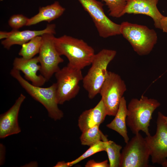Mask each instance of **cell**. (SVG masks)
Segmentation results:
<instances>
[{
	"label": "cell",
	"instance_id": "18",
	"mask_svg": "<svg viewBox=\"0 0 167 167\" xmlns=\"http://www.w3.org/2000/svg\"><path fill=\"white\" fill-rule=\"evenodd\" d=\"M127 115L126 101L123 96L121 100L114 118L110 123L106 125L107 127L116 131L122 136L126 143H127L129 140L126 127V118Z\"/></svg>",
	"mask_w": 167,
	"mask_h": 167
},
{
	"label": "cell",
	"instance_id": "11",
	"mask_svg": "<svg viewBox=\"0 0 167 167\" xmlns=\"http://www.w3.org/2000/svg\"><path fill=\"white\" fill-rule=\"evenodd\" d=\"M163 115L161 112H158L155 134L146 136L145 138L153 164L161 165L167 160V123Z\"/></svg>",
	"mask_w": 167,
	"mask_h": 167
},
{
	"label": "cell",
	"instance_id": "28",
	"mask_svg": "<svg viewBox=\"0 0 167 167\" xmlns=\"http://www.w3.org/2000/svg\"><path fill=\"white\" fill-rule=\"evenodd\" d=\"M54 167H71L68 162H66L64 161H59L57 163Z\"/></svg>",
	"mask_w": 167,
	"mask_h": 167
},
{
	"label": "cell",
	"instance_id": "3",
	"mask_svg": "<svg viewBox=\"0 0 167 167\" xmlns=\"http://www.w3.org/2000/svg\"><path fill=\"white\" fill-rule=\"evenodd\" d=\"M116 54L115 50L103 49L95 54L91 66L82 81L89 99L94 98L99 93L108 74V65Z\"/></svg>",
	"mask_w": 167,
	"mask_h": 167
},
{
	"label": "cell",
	"instance_id": "20",
	"mask_svg": "<svg viewBox=\"0 0 167 167\" xmlns=\"http://www.w3.org/2000/svg\"><path fill=\"white\" fill-rule=\"evenodd\" d=\"M42 36H36L22 45L19 55L24 58L29 59L39 53L42 42Z\"/></svg>",
	"mask_w": 167,
	"mask_h": 167
},
{
	"label": "cell",
	"instance_id": "22",
	"mask_svg": "<svg viewBox=\"0 0 167 167\" xmlns=\"http://www.w3.org/2000/svg\"><path fill=\"white\" fill-rule=\"evenodd\" d=\"M104 2L109 10V15L115 18L124 15L127 0H101Z\"/></svg>",
	"mask_w": 167,
	"mask_h": 167
},
{
	"label": "cell",
	"instance_id": "30",
	"mask_svg": "<svg viewBox=\"0 0 167 167\" xmlns=\"http://www.w3.org/2000/svg\"><path fill=\"white\" fill-rule=\"evenodd\" d=\"M163 117L165 122L167 123V116H165L163 114Z\"/></svg>",
	"mask_w": 167,
	"mask_h": 167
},
{
	"label": "cell",
	"instance_id": "17",
	"mask_svg": "<svg viewBox=\"0 0 167 167\" xmlns=\"http://www.w3.org/2000/svg\"><path fill=\"white\" fill-rule=\"evenodd\" d=\"M65 10L58 1L51 5L40 7L38 13L29 18L26 26L36 24L42 21L49 23L61 16Z\"/></svg>",
	"mask_w": 167,
	"mask_h": 167
},
{
	"label": "cell",
	"instance_id": "7",
	"mask_svg": "<svg viewBox=\"0 0 167 167\" xmlns=\"http://www.w3.org/2000/svg\"><path fill=\"white\" fill-rule=\"evenodd\" d=\"M126 87L118 74L108 71L99 93L101 96L107 115L115 116Z\"/></svg>",
	"mask_w": 167,
	"mask_h": 167
},
{
	"label": "cell",
	"instance_id": "10",
	"mask_svg": "<svg viewBox=\"0 0 167 167\" xmlns=\"http://www.w3.org/2000/svg\"><path fill=\"white\" fill-rule=\"evenodd\" d=\"M91 17L99 36L104 38L121 34L120 24L111 20L105 15L103 3L96 0H78Z\"/></svg>",
	"mask_w": 167,
	"mask_h": 167
},
{
	"label": "cell",
	"instance_id": "9",
	"mask_svg": "<svg viewBox=\"0 0 167 167\" xmlns=\"http://www.w3.org/2000/svg\"><path fill=\"white\" fill-rule=\"evenodd\" d=\"M54 34L47 33L41 36L42 42L38 56L41 66L40 72L46 81L60 69L59 65L64 62L55 48Z\"/></svg>",
	"mask_w": 167,
	"mask_h": 167
},
{
	"label": "cell",
	"instance_id": "1",
	"mask_svg": "<svg viewBox=\"0 0 167 167\" xmlns=\"http://www.w3.org/2000/svg\"><path fill=\"white\" fill-rule=\"evenodd\" d=\"M54 44L59 54L67 58L68 64L81 70L91 65L95 54L94 49L84 40L66 35L55 37Z\"/></svg>",
	"mask_w": 167,
	"mask_h": 167
},
{
	"label": "cell",
	"instance_id": "8",
	"mask_svg": "<svg viewBox=\"0 0 167 167\" xmlns=\"http://www.w3.org/2000/svg\"><path fill=\"white\" fill-rule=\"evenodd\" d=\"M149 149L139 132L127 143L121 153L120 167H148Z\"/></svg>",
	"mask_w": 167,
	"mask_h": 167
},
{
	"label": "cell",
	"instance_id": "4",
	"mask_svg": "<svg viewBox=\"0 0 167 167\" xmlns=\"http://www.w3.org/2000/svg\"><path fill=\"white\" fill-rule=\"evenodd\" d=\"M10 74L29 95L45 107L49 117L56 121L63 117V112L58 106L56 83L49 87L43 88L30 83L23 78L18 70L12 68Z\"/></svg>",
	"mask_w": 167,
	"mask_h": 167
},
{
	"label": "cell",
	"instance_id": "16",
	"mask_svg": "<svg viewBox=\"0 0 167 167\" xmlns=\"http://www.w3.org/2000/svg\"><path fill=\"white\" fill-rule=\"evenodd\" d=\"M107 115L104 103L101 99L94 108L83 112L79 116L78 126L82 132L96 125H100Z\"/></svg>",
	"mask_w": 167,
	"mask_h": 167
},
{
	"label": "cell",
	"instance_id": "29",
	"mask_svg": "<svg viewBox=\"0 0 167 167\" xmlns=\"http://www.w3.org/2000/svg\"><path fill=\"white\" fill-rule=\"evenodd\" d=\"M161 165L163 167H167V160L163 163Z\"/></svg>",
	"mask_w": 167,
	"mask_h": 167
},
{
	"label": "cell",
	"instance_id": "15",
	"mask_svg": "<svg viewBox=\"0 0 167 167\" xmlns=\"http://www.w3.org/2000/svg\"><path fill=\"white\" fill-rule=\"evenodd\" d=\"M54 24H48L46 28L40 30H25L19 31L13 29L11 35L8 38L2 41L1 44L6 49L9 50L15 45H22L34 37L42 36L45 33H56Z\"/></svg>",
	"mask_w": 167,
	"mask_h": 167
},
{
	"label": "cell",
	"instance_id": "6",
	"mask_svg": "<svg viewBox=\"0 0 167 167\" xmlns=\"http://www.w3.org/2000/svg\"><path fill=\"white\" fill-rule=\"evenodd\" d=\"M57 80L58 103L62 105L75 98L78 94L79 83L83 78L81 70L67 64L55 74Z\"/></svg>",
	"mask_w": 167,
	"mask_h": 167
},
{
	"label": "cell",
	"instance_id": "5",
	"mask_svg": "<svg viewBox=\"0 0 167 167\" xmlns=\"http://www.w3.org/2000/svg\"><path fill=\"white\" fill-rule=\"evenodd\" d=\"M120 33L140 56L149 54L157 40V34L154 29L127 21L120 24Z\"/></svg>",
	"mask_w": 167,
	"mask_h": 167
},
{
	"label": "cell",
	"instance_id": "14",
	"mask_svg": "<svg viewBox=\"0 0 167 167\" xmlns=\"http://www.w3.org/2000/svg\"><path fill=\"white\" fill-rule=\"evenodd\" d=\"M38 63V57L29 59L16 57L14 60L13 68L21 71L24 74L25 78L31 81L33 85L41 87L46 80L41 75H37V71H40L41 69Z\"/></svg>",
	"mask_w": 167,
	"mask_h": 167
},
{
	"label": "cell",
	"instance_id": "23",
	"mask_svg": "<svg viewBox=\"0 0 167 167\" xmlns=\"http://www.w3.org/2000/svg\"><path fill=\"white\" fill-rule=\"evenodd\" d=\"M90 147V148L80 156L73 161L68 162L70 166L97 152L105 151V141L101 140Z\"/></svg>",
	"mask_w": 167,
	"mask_h": 167
},
{
	"label": "cell",
	"instance_id": "24",
	"mask_svg": "<svg viewBox=\"0 0 167 167\" xmlns=\"http://www.w3.org/2000/svg\"><path fill=\"white\" fill-rule=\"evenodd\" d=\"M29 18L22 14H15L9 18L8 24L13 29L18 30L20 28L27 25Z\"/></svg>",
	"mask_w": 167,
	"mask_h": 167
},
{
	"label": "cell",
	"instance_id": "2",
	"mask_svg": "<svg viewBox=\"0 0 167 167\" xmlns=\"http://www.w3.org/2000/svg\"><path fill=\"white\" fill-rule=\"evenodd\" d=\"M160 105L157 100L144 96L139 99H131L127 106L126 123L133 134H136L142 131L146 136L150 135L149 127L152 115Z\"/></svg>",
	"mask_w": 167,
	"mask_h": 167
},
{
	"label": "cell",
	"instance_id": "25",
	"mask_svg": "<svg viewBox=\"0 0 167 167\" xmlns=\"http://www.w3.org/2000/svg\"><path fill=\"white\" fill-rule=\"evenodd\" d=\"M86 167H109V163L107 160L101 162H96L94 160H92L88 161L86 164Z\"/></svg>",
	"mask_w": 167,
	"mask_h": 167
},
{
	"label": "cell",
	"instance_id": "27",
	"mask_svg": "<svg viewBox=\"0 0 167 167\" xmlns=\"http://www.w3.org/2000/svg\"><path fill=\"white\" fill-rule=\"evenodd\" d=\"M12 33L11 31L9 32L0 31V39H6L10 36Z\"/></svg>",
	"mask_w": 167,
	"mask_h": 167
},
{
	"label": "cell",
	"instance_id": "19",
	"mask_svg": "<svg viewBox=\"0 0 167 167\" xmlns=\"http://www.w3.org/2000/svg\"><path fill=\"white\" fill-rule=\"evenodd\" d=\"M102 140L106 142L105 151L107 154L109 167H119L120 166L121 146L118 144L111 140H108L107 136L103 134L102 136Z\"/></svg>",
	"mask_w": 167,
	"mask_h": 167
},
{
	"label": "cell",
	"instance_id": "12",
	"mask_svg": "<svg viewBox=\"0 0 167 167\" xmlns=\"http://www.w3.org/2000/svg\"><path fill=\"white\" fill-rule=\"evenodd\" d=\"M25 98V96L21 94L13 105L6 112L0 115V138L21 132L18 123V115L21 105Z\"/></svg>",
	"mask_w": 167,
	"mask_h": 167
},
{
	"label": "cell",
	"instance_id": "26",
	"mask_svg": "<svg viewBox=\"0 0 167 167\" xmlns=\"http://www.w3.org/2000/svg\"><path fill=\"white\" fill-rule=\"evenodd\" d=\"M160 29L167 33V16H163L160 21Z\"/></svg>",
	"mask_w": 167,
	"mask_h": 167
},
{
	"label": "cell",
	"instance_id": "13",
	"mask_svg": "<svg viewBox=\"0 0 167 167\" xmlns=\"http://www.w3.org/2000/svg\"><path fill=\"white\" fill-rule=\"evenodd\" d=\"M159 0H127L125 14H143L151 17L155 28L161 29L160 21L163 16L157 7Z\"/></svg>",
	"mask_w": 167,
	"mask_h": 167
},
{
	"label": "cell",
	"instance_id": "21",
	"mask_svg": "<svg viewBox=\"0 0 167 167\" xmlns=\"http://www.w3.org/2000/svg\"><path fill=\"white\" fill-rule=\"evenodd\" d=\"M99 126H96L82 132L80 138L81 144L90 146L102 140V133Z\"/></svg>",
	"mask_w": 167,
	"mask_h": 167
}]
</instances>
